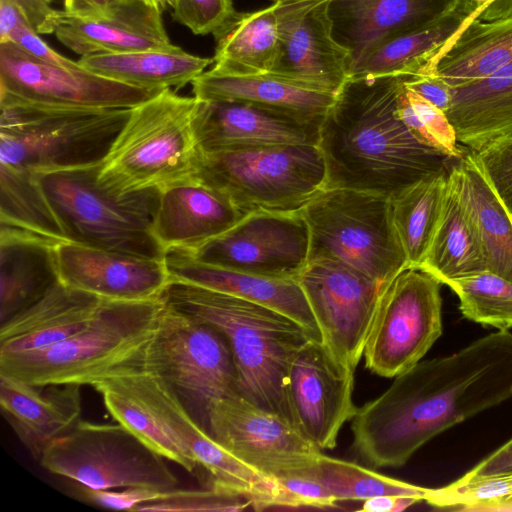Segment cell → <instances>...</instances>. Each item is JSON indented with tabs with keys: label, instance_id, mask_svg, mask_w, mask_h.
Segmentation results:
<instances>
[{
	"label": "cell",
	"instance_id": "cell-1",
	"mask_svg": "<svg viewBox=\"0 0 512 512\" xmlns=\"http://www.w3.org/2000/svg\"><path fill=\"white\" fill-rule=\"evenodd\" d=\"M394 378L352 419V447L374 468L405 465L436 435L512 397V333L487 334Z\"/></svg>",
	"mask_w": 512,
	"mask_h": 512
},
{
	"label": "cell",
	"instance_id": "cell-2",
	"mask_svg": "<svg viewBox=\"0 0 512 512\" xmlns=\"http://www.w3.org/2000/svg\"><path fill=\"white\" fill-rule=\"evenodd\" d=\"M414 75L348 78L320 126L324 189L345 188L390 199L448 169L451 159L420 144L396 114L398 94Z\"/></svg>",
	"mask_w": 512,
	"mask_h": 512
},
{
	"label": "cell",
	"instance_id": "cell-3",
	"mask_svg": "<svg viewBox=\"0 0 512 512\" xmlns=\"http://www.w3.org/2000/svg\"><path fill=\"white\" fill-rule=\"evenodd\" d=\"M160 299L218 330L230 346L240 394L289 419L285 398L288 368L311 338L299 324L256 302L177 280H170Z\"/></svg>",
	"mask_w": 512,
	"mask_h": 512
},
{
	"label": "cell",
	"instance_id": "cell-4",
	"mask_svg": "<svg viewBox=\"0 0 512 512\" xmlns=\"http://www.w3.org/2000/svg\"><path fill=\"white\" fill-rule=\"evenodd\" d=\"M163 303L106 300L76 334L42 349L0 354V375L34 386L90 385L140 365Z\"/></svg>",
	"mask_w": 512,
	"mask_h": 512
},
{
	"label": "cell",
	"instance_id": "cell-5",
	"mask_svg": "<svg viewBox=\"0 0 512 512\" xmlns=\"http://www.w3.org/2000/svg\"><path fill=\"white\" fill-rule=\"evenodd\" d=\"M197 106L196 97L168 88L131 108L99 166L98 184L122 197L194 178L199 160L193 128Z\"/></svg>",
	"mask_w": 512,
	"mask_h": 512
},
{
	"label": "cell",
	"instance_id": "cell-6",
	"mask_svg": "<svg viewBox=\"0 0 512 512\" xmlns=\"http://www.w3.org/2000/svg\"><path fill=\"white\" fill-rule=\"evenodd\" d=\"M0 110V165L33 174L101 164L131 112L8 96H0Z\"/></svg>",
	"mask_w": 512,
	"mask_h": 512
},
{
	"label": "cell",
	"instance_id": "cell-7",
	"mask_svg": "<svg viewBox=\"0 0 512 512\" xmlns=\"http://www.w3.org/2000/svg\"><path fill=\"white\" fill-rule=\"evenodd\" d=\"M99 166L35 174L67 241L165 259L166 250L152 231L160 191L115 196L98 184Z\"/></svg>",
	"mask_w": 512,
	"mask_h": 512
},
{
	"label": "cell",
	"instance_id": "cell-8",
	"mask_svg": "<svg viewBox=\"0 0 512 512\" xmlns=\"http://www.w3.org/2000/svg\"><path fill=\"white\" fill-rule=\"evenodd\" d=\"M300 210L310 234L309 260L333 258L383 284L408 267L390 198L354 189H322Z\"/></svg>",
	"mask_w": 512,
	"mask_h": 512
},
{
	"label": "cell",
	"instance_id": "cell-9",
	"mask_svg": "<svg viewBox=\"0 0 512 512\" xmlns=\"http://www.w3.org/2000/svg\"><path fill=\"white\" fill-rule=\"evenodd\" d=\"M194 178L247 213L294 211L324 189L326 171L317 145L288 144L199 151Z\"/></svg>",
	"mask_w": 512,
	"mask_h": 512
},
{
	"label": "cell",
	"instance_id": "cell-10",
	"mask_svg": "<svg viewBox=\"0 0 512 512\" xmlns=\"http://www.w3.org/2000/svg\"><path fill=\"white\" fill-rule=\"evenodd\" d=\"M51 473L91 489L170 491L178 479L155 452L126 427L79 420L39 458Z\"/></svg>",
	"mask_w": 512,
	"mask_h": 512
},
{
	"label": "cell",
	"instance_id": "cell-11",
	"mask_svg": "<svg viewBox=\"0 0 512 512\" xmlns=\"http://www.w3.org/2000/svg\"><path fill=\"white\" fill-rule=\"evenodd\" d=\"M139 368L162 377L204 413L212 401L240 394L225 337L211 325L164 303Z\"/></svg>",
	"mask_w": 512,
	"mask_h": 512
},
{
	"label": "cell",
	"instance_id": "cell-12",
	"mask_svg": "<svg viewBox=\"0 0 512 512\" xmlns=\"http://www.w3.org/2000/svg\"><path fill=\"white\" fill-rule=\"evenodd\" d=\"M441 285L415 267L387 283L364 348L369 371L394 378L422 360L442 334Z\"/></svg>",
	"mask_w": 512,
	"mask_h": 512
},
{
	"label": "cell",
	"instance_id": "cell-13",
	"mask_svg": "<svg viewBox=\"0 0 512 512\" xmlns=\"http://www.w3.org/2000/svg\"><path fill=\"white\" fill-rule=\"evenodd\" d=\"M298 282L322 343L339 364L355 372L387 284L327 257L310 259Z\"/></svg>",
	"mask_w": 512,
	"mask_h": 512
},
{
	"label": "cell",
	"instance_id": "cell-14",
	"mask_svg": "<svg viewBox=\"0 0 512 512\" xmlns=\"http://www.w3.org/2000/svg\"><path fill=\"white\" fill-rule=\"evenodd\" d=\"M160 419L181 448L210 477V485L248 495L257 511L277 507L278 486L223 448L190 414L178 391L162 377L140 368L113 372Z\"/></svg>",
	"mask_w": 512,
	"mask_h": 512
},
{
	"label": "cell",
	"instance_id": "cell-15",
	"mask_svg": "<svg viewBox=\"0 0 512 512\" xmlns=\"http://www.w3.org/2000/svg\"><path fill=\"white\" fill-rule=\"evenodd\" d=\"M205 416L223 448L270 479L306 473L322 453L287 417L241 394L212 401Z\"/></svg>",
	"mask_w": 512,
	"mask_h": 512
},
{
	"label": "cell",
	"instance_id": "cell-16",
	"mask_svg": "<svg viewBox=\"0 0 512 512\" xmlns=\"http://www.w3.org/2000/svg\"><path fill=\"white\" fill-rule=\"evenodd\" d=\"M310 234L301 210L249 212L194 251L197 260L271 278L298 279L309 260Z\"/></svg>",
	"mask_w": 512,
	"mask_h": 512
},
{
	"label": "cell",
	"instance_id": "cell-17",
	"mask_svg": "<svg viewBox=\"0 0 512 512\" xmlns=\"http://www.w3.org/2000/svg\"><path fill=\"white\" fill-rule=\"evenodd\" d=\"M163 90L135 87L78 67L45 62L0 43V96L65 107L133 108Z\"/></svg>",
	"mask_w": 512,
	"mask_h": 512
},
{
	"label": "cell",
	"instance_id": "cell-18",
	"mask_svg": "<svg viewBox=\"0 0 512 512\" xmlns=\"http://www.w3.org/2000/svg\"><path fill=\"white\" fill-rule=\"evenodd\" d=\"M353 371L339 364L322 341L309 338L294 355L286 376L289 419L318 449H333L343 425L353 419Z\"/></svg>",
	"mask_w": 512,
	"mask_h": 512
},
{
	"label": "cell",
	"instance_id": "cell-19",
	"mask_svg": "<svg viewBox=\"0 0 512 512\" xmlns=\"http://www.w3.org/2000/svg\"><path fill=\"white\" fill-rule=\"evenodd\" d=\"M328 0H278V51L271 74L336 94L348 80L349 53L332 36Z\"/></svg>",
	"mask_w": 512,
	"mask_h": 512
},
{
	"label": "cell",
	"instance_id": "cell-20",
	"mask_svg": "<svg viewBox=\"0 0 512 512\" xmlns=\"http://www.w3.org/2000/svg\"><path fill=\"white\" fill-rule=\"evenodd\" d=\"M323 117L230 100H199L194 116L200 152L303 144L317 145Z\"/></svg>",
	"mask_w": 512,
	"mask_h": 512
},
{
	"label": "cell",
	"instance_id": "cell-21",
	"mask_svg": "<svg viewBox=\"0 0 512 512\" xmlns=\"http://www.w3.org/2000/svg\"><path fill=\"white\" fill-rule=\"evenodd\" d=\"M60 283L105 300L159 298L170 282L164 259H153L74 242L55 246Z\"/></svg>",
	"mask_w": 512,
	"mask_h": 512
},
{
	"label": "cell",
	"instance_id": "cell-22",
	"mask_svg": "<svg viewBox=\"0 0 512 512\" xmlns=\"http://www.w3.org/2000/svg\"><path fill=\"white\" fill-rule=\"evenodd\" d=\"M456 5L457 0H328L327 15L352 67L378 44L431 24Z\"/></svg>",
	"mask_w": 512,
	"mask_h": 512
},
{
	"label": "cell",
	"instance_id": "cell-23",
	"mask_svg": "<svg viewBox=\"0 0 512 512\" xmlns=\"http://www.w3.org/2000/svg\"><path fill=\"white\" fill-rule=\"evenodd\" d=\"M162 8L152 0H122L112 14L81 18L56 10L52 30L75 53H125L172 46L161 17Z\"/></svg>",
	"mask_w": 512,
	"mask_h": 512
},
{
	"label": "cell",
	"instance_id": "cell-24",
	"mask_svg": "<svg viewBox=\"0 0 512 512\" xmlns=\"http://www.w3.org/2000/svg\"><path fill=\"white\" fill-rule=\"evenodd\" d=\"M247 214L222 193L190 178L160 190L152 231L166 251H194Z\"/></svg>",
	"mask_w": 512,
	"mask_h": 512
},
{
	"label": "cell",
	"instance_id": "cell-25",
	"mask_svg": "<svg viewBox=\"0 0 512 512\" xmlns=\"http://www.w3.org/2000/svg\"><path fill=\"white\" fill-rule=\"evenodd\" d=\"M170 280L241 297L272 308L299 324L312 339L321 336L298 279L250 274L203 263L183 250H168Z\"/></svg>",
	"mask_w": 512,
	"mask_h": 512
},
{
	"label": "cell",
	"instance_id": "cell-26",
	"mask_svg": "<svg viewBox=\"0 0 512 512\" xmlns=\"http://www.w3.org/2000/svg\"><path fill=\"white\" fill-rule=\"evenodd\" d=\"M0 407L15 434L39 459L80 420L81 385L34 386L0 375Z\"/></svg>",
	"mask_w": 512,
	"mask_h": 512
},
{
	"label": "cell",
	"instance_id": "cell-27",
	"mask_svg": "<svg viewBox=\"0 0 512 512\" xmlns=\"http://www.w3.org/2000/svg\"><path fill=\"white\" fill-rule=\"evenodd\" d=\"M105 299L57 283L38 301L0 324V354L42 349L84 329Z\"/></svg>",
	"mask_w": 512,
	"mask_h": 512
},
{
	"label": "cell",
	"instance_id": "cell-28",
	"mask_svg": "<svg viewBox=\"0 0 512 512\" xmlns=\"http://www.w3.org/2000/svg\"><path fill=\"white\" fill-rule=\"evenodd\" d=\"M57 242L0 225V324L59 283Z\"/></svg>",
	"mask_w": 512,
	"mask_h": 512
},
{
	"label": "cell",
	"instance_id": "cell-29",
	"mask_svg": "<svg viewBox=\"0 0 512 512\" xmlns=\"http://www.w3.org/2000/svg\"><path fill=\"white\" fill-rule=\"evenodd\" d=\"M445 114L458 143L473 152L512 137V63L493 75L452 87Z\"/></svg>",
	"mask_w": 512,
	"mask_h": 512
},
{
	"label": "cell",
	"instance_id": "cell-30",
	"mask_svg": "<svg viewBox=\"0 0 512 512\" xmlns=\"http://www.w3.org/2000/svg\"><path fill=\"white\" fill-rule=\"evenodd\" d=\"M460 196L472 222L487 271L512 281V214L494 190L473 151L455 160Z\"/></svg>",
	"mask_w": 512,
	"mask_h": 512
},
{
	"label": "cell",
	"instance_id": "cell-31",
	"mask_svg": "<svg viewBox=\"0 0 512 512\" xmlns=\"http://www.w3.org/2000/svg\"><path fill=\"white\" fill-rule=\"evenodd\" d=\"M199 100L242 101L324 117L336 94L310 89L271 73L234 75L211 68L191 82Z\"/></svg>",
	"mask_w": 512,
	"mask_h": 512
},
{
	"label": "cell",
	"instance_id": "cell-32",
	"mask_svg": "<svg viewBox=\"0 0 512 512\" xmlns=\"http://www.w3.org/2000/svg\"><path fill=\"white\" fill-rule=\"evenodd\" d=\"M512 62V17L471 20L444 46L427 75L451 87L493 75Z\"/></svg>",
	"mask_w": 512,
	"mask_h": 512
},
{
	"label": "cell",
	"instance_id": "cell-33",
	"mask_svg": "<svg viewBox=\"0 0 512 512\" xmlns=\"http://www.w3.org/2000/svg\"><path fill=\"white\" fill-rule=\"evenodd\" d=\"M77 62L86 70L118 82L165 90L191 83L213 59L189 54L172 45L164 49L86 55Z\"/></svg>",
	"mask_w": 512,
	"mask_h": 512
},
{
	"label": "cell",
	"instance_id": "cell-34",
	"mask_svg": "<svg viewBox=\"0 0 512 512\" xmlns=\"http://www.w3.org/2000/svg\"><path fill=\"white\" fill-rule=\"evenodd\" d=\"M471 21L456 8L420 29L384 41L358 59L349 78L409 74L427 75L444 46Z\"/></svg>",
	"mask_w": 512,
	"mask_h": 512
},
{
	"label": "cell",
	"instance_id": "cell-35",
	"mask_svg": "<svg viewBox=\"0 0 512 512\" xmlns=\"http://www.w3.org/2000/svg\"><path fill=\"white\" fill-rule=\"evenodd\" d=\"M454 162L448 173L442 216L420 266L442 284L487 271L476 233L460 196Z\"/></svg>",
	"mask_w": 512,
	"mask_h": 512
},
{
	"label": "cell",
	"instance_id": "cell-36",
	"mask_svg": "<svg viewBox=\"0 0 512 512\" xmlns=\"http://www.w3.org/2000/svg\"><path fill=\"white\" fill-rule=\"evenodd\" d=\"M213 35L215 70L234 75L271 72L279 43L274 4L255 12H236Z\"/></svg>",
	"mask_w": 512,
	"mask_h": 512
},
{
	"label": "cell",
	"instance_id": "cell-37",
	"mask_svg": "<svg viewBox=\"0 0 512 512\" xmlns=\"http://www.w3.org/2000/svg\"><path fill=\"white\" fill-rule=\"evenodd\" d=\"M449 169L426 177L391 199L392 219L408 267L420 268L442 216Z\"/></svg>",
	"mask_w": 512,
	"mask_h": 512
},
{
	"label": "cell",
	"instance_id": "cell-38",
	"mask_svg": "<svg viewBox=\"0 0 512 512\" xmlns=\"http://www.w3.org/2000/svg\"><path fill=\"white\" fill-rule=\"evenodd\" d=\"M92 387L102 396L107 411L117 423L165 459L189 473L196 472L199 467L196 461L175 441L150 407L116 374H109Z\"/></svg>",
	"mask_w": 512,
	"mask_h": 512
},
{
	"label": "cell",
	"instance_id": "cell-39",
	"mask_svg": "<svg viewBox=\"0 0 512 512\" xmlns=\"http://www.w3.org/2000/svg\"><path fill=\"white\" fill-rule=\"evenodd\" d=\"M0 223L66 242V235L33 173L0 165Z\"/></svg>",
	"mask_w": 512,
	"mask_h": 512
},
{
	"label": "cell",
	"instance_id": "cell-40",
	"mask_svg": "<svg viewBox=\"0 0 512 512\" xmlns=\"http://www.w3.org/2000/svg\"><path fill=\"white\" fill-rule=\"evenodd\" d=\"M312 471L328 488L337 502L364 501L381 495L408 496L425 501L429 489L382 475L354 462L333 458L323 453L319 456Z\"/></svg>",
	"mask_w": 512,
	"mask_h": 512
},
{
	"label": "cell",
	"instance_id": "cell-41",
	"mask_svg": "<svg viewBox=\"0 0 512 512\" xmlns=\"http://www.w3.org/2000/svg\"><path fill=\"white\" fill-rule=\"evenodd\" d=\"M459 299V310L468 320L509 330L512 328V281L490 271L448 281Z\"/></svg>",
	"mask_w": 512,
	"mask_h": 512
},
{
	"label": "cell",
	"instance_id": "cell-42",
	"mask_svg": "<svg viewBox=\"0 0 512 512\" xmlns=\"http://www.w3.org/2000/svg\"><path fill=\"white\" fill-rule=\"evenodd\" d=\"M396 114L420 144L455 160L466 152L445 112L410 89L406 82L397 97Z\"/></svg>",
	"mask_w": 512,
	"mask_h": 512
},
{
	"label": "cell",
	"instance_id": "cell-43",
	"mask_svg": "<svg viewBox=\"0 0 512 512\" xmlns=\"http://www.w3.org/2000/svg\"><path fill=\"white\" fill-rule=\"evenodd\" d=\"M511 498L512 471H507L429 488L425 501L436 508L491 512L493 507Z\"/></svg>",
	"mask_w": 512,
	"mask_h": 512
},
{
	"label": "cell",
	"instance_id": "cell-44",
	"mask_svg": "<svg viewBox=\"0 0 512 512\" xmlns=\"http://www.w3.org/2000/svg\"><path fill=\"white\" fill-rule=\"evenodd\" d=\"M252 507L251 498L243 493L210 486L203 490L165 491L160 497L137 506L134 511H242Z\"/></svg>",
	"mask_w": 512,
	"mask_h": 512
},
{
	"label": "cell",
	"instance_id": "cell-45",
	"mask_svg": "<svg viewBox=\"0 0 512 512\" xmlns=\"http://www.w3.org/2000/svg\"><path fill=\"white\" fill-rule=\"evenodd\" d=\"M313 468L306 473L274 479L279 489L278 507L320 509L337 507L338 502L328 488L313 474Z\"/></svg>",
	"mask_w": 512,
	"mask_h": 512
},
{
	"label": "cell",
	"instance_id": "cell-46",
	"mask_svg": "<svg viewBox=\"0 0 512 512\" xmlns=\"http://www.w3.org/2000/svg\"><path fill=\"white\" fill-rule=\"evenodd\" d=\"M173 18L195 35L214 34L235 13L232 0H174Z\"/></svg>",
	"mask_w": 512,
	"mask_h": 512
},
{
	"label": "cell",
	"instance_id": "cell-47",
	"mask_svg": "<svg viewBox=\"0 0 512 512\" xmlns=\"http://www.w3.org/2000/svg\"><path fill=\"white\" fill-rule=\"evenodd\" d=\"M486 177L512 214V137L474 152Z\"/></svg>",
	"mask_w": 512,
	"mask_h": 512
},
{
	"label": "cell",
	"instance_id": "cell-48",
	"mask_svg": "<svg viewBox=\"0 0 512 512\" xmlns=\"http://www.w3.org/2000/svg\"><path fill=\"white\" fill-rule=\"evenodd\" d=\"M79 494L88 502L103 508L134 511L140 504L160 497L164 492L147 488L91 489L78 484Z\"/></svg>",
	"mask_w": 512,
	"mask_h": 512
},
{
	"label": "cell",
	"instance_id": "cell-49",
	"mask_svg": "<svg viewBox=\"0 0 512 512\" xmlns=\"http://www.w3.org/2000/svg\"><path fill=\"white\" fill-rule=\"evenodd\" d=\"M39 35L30 23L24 20L15 27L3 42H10L45 62L72 68L80 66L77 61H72L50 48Z\"/></svg>",
	"mask_w": 512,
	"mask_h": 512
},
{
	"label": "cell",
	"instance_id": "cell-50",
	"mask_svg": "<svg viewBox=\"0 0 512 512\" xmlns=\"http://www.w3.org/2000/svg\"><path fill=\"white\" fill-rule=\"evenodd\" d=\"M406 85L443 112L448 110L452 100V87L441 77L414 76Z\"/></svg>",
	"mask_w": 512,
	"mask_h": 512
},
{
	"label": "cell",
	"instance_id": "cell-51",
	"mask_svg": "<svg viewBox=\"0 0 512 512\" xmlns=\"http://www.w3.org/2000/svg\"><path fill=\"white\" fill-rule=\"evenodd\" d=\"M455 8L470 20L482 22L512 17V0H457Z\"/></svg>",
	"mask_w": 512,
	"mask_h": 512
},
{
	"label": "cell",
	"instance_id": "cell-52",
	"mask_svg": "<svg viewBox=\"0 0 512 512\" xmlns=\"http://www.w3.org/2000/svg\"><path fill=\"white\" fill-rule=\"evenodd\" d=\"M17 6L32 28L38 34H50L52 19L56 10L51 7L52 0H5Z\"/></svg>",
	"mask_w": 512,
	"mask_h": 512
},
{
	"label": "cell",
	"instance_id": "cell-53",
	"mask_svg": "<svg viewBox=\"0 0 512 512\" xmlns=\"http://www.w3.org/2000/svg\"><path fill=\"white\" fill-rule=\"evenodd\" d=\"M507 471H512V439L479 462L456 481L465 482L481 476Z\"/></svg>",
	"mask_w": 512,
	"mask_h": 512
},
{
	"label": "cell",
	"instance_id": "cell-54",
	"mask_svg": "<svg viewBox=\"0 0 512 512\" xmlns=\"http://www.w3.org/2000/svg\"><path fill=\"white\" fill-rule=\"evenodd\" d=\"M122 0H64V11L81 18H98L112 14Z\"/></svg>",
	"mask_w": 512,
	"mask_h": 512
},
{
	"label": "cell",
	"instance_id": "cell-55",
	"mask_svg": "<svg viewBox=\"0 0 512 512\" xmlns=\"http://www.w3.org/2000/svg\"><path fill=\"white\" fill-rule=\"evenodd\" d=\"M419 502L408 496L381 495L364 500L361 510L365 512H399Z\"/></svg>",
	"mask_w": 512,
	"mask_h": 512
},
{
	"label": "cell",
	"instance_id": "cell-56",
	"mask_svg": "<svg viewBox=\"0 0 512 512\" xmlns=\"http://www.w3.org/2000/svg\"><path fill=\"white\" fill-rule=\"evenodd\" d=\"M24 20L27 19L17 6L0 0V42L5 41L15 27Z\"/></svg>",
	"mask_w": 512,
	"mask_h": 512
},
{
	"label": "cell",
	"instance_id": "cell-57",
	"mask_svg": "<svg viewBox=\"0 0 512 512\" xmlns=\"http://www.w3.org/2000/svg\"><path fill=\"white\" fill-rule=\"evenodd\" d=\"M491 512H512V498L496 505Z\"/></svg>",
	"mask_w": 512,
	"mask_h": 512
},
{
	"label": "cell",
	"instance_id": "cell-58",
	"mask_svg": "<svg viewBox=\"0 0 512 512\" xmlns=\"http://www.w3.org/2000/svg\"><path fill=\"white\" fill-rule=\"evenodd\" d=\"M154 3L159 5L161 8H164L167 5H170L171 7L174 4V0H152Z\"/></svg>",
	"mask_w": 512,
	"mask_h": 512
},
{
	"label": "cell",
	"instance_id": "cell-59",
	"mask_svg": "<svg viewBox=\"0 0 512 512\" xmlns=\"http://www.w3.org/2000/svg\"><path fill=\"white\" fill-rule=\"evenodd\" d=\"M275 1H278V0H274V2H275Z\"/></svg>",
	"mask_w": 512,
	"mask_h": 512
}]
</instances>
